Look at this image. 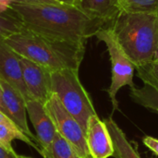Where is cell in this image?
<instances>
[{"mask_svg": "<svg viewBox=\"0 0 158 158\" xmlns=\"http://www.w3.org/2000/svg\"><path fill=\"white\" fill-rule=\"evenodd\" d=\"M44 106L56 131L70 143L76 155L81 158L91 156L84 130L77 119L67 111L58 97L55 94H52Z\"/></svg>", "mask_w": 158, "mask_h": 158, "instance_id": "cell-6", "label": "cell"}, {"mask_svg": "<svg viewBox=\"0 0 158 158\" xmlns=\"http://www.w3.org/2000/svg\"><path fill=\"white\" fill-rule=\"evenodd\" d=\"M136 70L143 82H150L158 87V58L145 66L136 68Z\"/></svg>", "mask_w": 158, "mask_h": 158, "instance_id": "cell-19", "label": "cell"}, {"mask_svg": "<svg viewBox=\"0 0 158 158\" xmlns=\"http://www.w3.org/2000/svg\"><path fill=\"white\" fill-rule=\"evenodd\" d=\"M15 140L25 143L37 150L40 155L42 154L40 146L29 138L9 117L0 111V146L7 151H15L12 147V142Z\"/></svg>", "mask_w": 158, "mask_h": 158, "instance_id": "cell-12", "label": "cell"}, {"mask_svg": "<svg viewBox=\"0 0 158 158\" xmlns=\"http://www.w3.org/2000/svg\"><path fill=\"white\" fill-rule=\"evenodd\" d=\"M23 79L31 100L45 104L52 95V71L20 56Z\"/></svg>", "mask_w": 158, "mask_h": 158, "instance_id": "cell-7", "label": "cell"}, {"mask_svg": "<svg viewBox=\"0 0 158 158\" xmlns=\"http://www.w3.org/2000/svg\"><path fill=\"white\" fill-rule=\"evenodd\" d=\"M76 1H77V0H76Z\"/></svg>", "mask_w": 158, "mask_h": 158, "instance_id": "cell-29", "label": "cell"}, {"mask_svg": "<svg viewBox=\"0 0 158 158\" xmlns=\"http://www.w3.org/2000/svg\"><path fill=\"white\" fill-rule=\"evenodd\" d=\"M0 111H2L5 115H7V112H6V109L4 106V102H3V96H2V89H1V86H0Z\"/></svg>", "mask_w": 158, "mask_h": 158, "instance_id": "cell-23", "label": "cell"}, {"mask_svg": "<svg viewBox=\"0 0 158 158\" xmlns=\"http://www.w3.org/2000/svg\"><path fill=\"white\" fill-rule=\"evenodd\" d=\"M0 86L2 89L4 106L6 109L8 117L29 138H31L35 143H37L36 135H34L29 129L25 99L15 88H13L11 85L1 79Z\"/></svg>", "mask_w": 158, "mask_h": 158, "instance_id": "cell-11", "label": "cell"}, {"mask_svg": "<svg viewBox=\"0 0 158 158\" xmlns=\"http://www.w3.org/2000/svg\"><path fill=\"white\" fill-rule=\"evenodd\" d=\"M131 99L138 105L158 113V87L150 82H143V87L131 89Z\"/></svg>", "mask_w": 158, "mask_h": 158, "instance_id": "cell-15", "label": "cell"}, {"mask_svg": "<svg viewBox=\"0 0 158 158\" xmlns=\"http://www.w3.org/2000/svg\"><path fill=\"white\" fill-rule=\"evenodd\" d=\"M44 158H76L77 155L70 143L56 132Z\"/></svg>", "mask_w": 158, "mask_h": 158, "instance_id": "cell-16", "label": "cell"}, {"mask_svg": "<svg viewBox=\"0 0 158 158\" xmlns=\"http://www.w3.org/2000/svg\"><path fill=\"white\" fill-rule=\"evenodd\" d=\"M157 15H158V12H157Z\"/></svg>", "mask_w": 158, "mask_h": 158, "instance_id": "cell-28", "label": "cell"}, {"mask_svg": "<svg viewBox=\"0 0 158 158\" xmlns=\"http://www.w3.org/2000/svg\"><path fill=\"white\" fill-rule=\"evenodd\" d=\"M14 3H23V4H29V5L60 4L56 0H14Z\"/></svg>", "mask_w": 158, "mask_h": 158, "instance_id": "cell-21", "label": "cell"}, {"mask_svg": "<svg viewBox=\"0 0 158 158\" xmlns=\"http://www.w3.org/2000/svg\"><path fill=\"white\" fill-rule=\"evenodd\" d=\"M143 144L149 148L155 155L158 156V140L154 138V137H151V136H146L143 138Z\"/></svg>", "mask_w": 158, "mask_h": 158, "instance_id": "cell-20", "label": "cell"}, {"mask_svg": "<svg viewBox=\"0 0 158 158\" xmlns=\"http://www.w3.org/2000/svg\"><path fill=\"white\" fill-rule=\"evenodd\" d=\"M0 79L15 88L26 103L31 100L23 79L20 56L4 40H0Z\"/></svg>", "mask_w": 158, "mask_h": 158, "instance_id": "cell-9", "label": "cell"}, {"mask_svg": "<svg viewBox=\"0 0 158 158\" xmlns=\"http://www.w3.org/2000/svg\"><path fill=\"white\" fill-rule=\"evenodd\" d=\"M106 128L110 133L114 154L113 156L116 158H141L136 150L131 146V143L128 141L125 133L120 129V127L115 122L112 118L104 119Z\"/></svg>", "mask_w": 158, "mask_h": 158, "instance_id": "cell-14", "label": "cell"}, {"mask_svg": "<svg viewBox=\"0 0 158 158\" xmlns=\"http://www.w3.org/2000/svg\"><path fill=\"white\" fill-rule=\"evenodd\" d=\"M26 109L36 132L37 143L42 151L41 156H44L57 131L44 104L36 100H29L26 103Z\"/></svg>", "mask_w": 158, "mask_h": 158, "instance_id": "cell-8", "label": "cell"}, {"mask_svg": "<svg viewBox=\"0 0 158 158\" xmlns=\"http://www.w3.org/2000/svg\"><path fill=\"white\" fill-rule=\"evenodd\" d=\"M17 54L56 70H79L85 54V44L44 36L24 29L4 40Z\"/></svg>", "mask_w": 158, "mask_h": 158, "instance_id": "cell-2", "label": "cell"}, {"mask_svg": "<svg viewBox=\"0 0 158 158\" xmlns=\"http://www.w3.org/2000/svg\"><path fill=\"white\" fill-rule=\"evenodd\" d=\"M52 93L86 132L88 120L97 115L93 101L81 84L79 70L65 69L52 72ZM86 134V133H85Z\"/></svg>", "mask_w": 158, "mask_h": 158, "instance_id": "cell-4", "label": "cell"}, {"mask_svg": "<svg viewBox=\"0 0 158 158\" xmlns=\"http://www.w3.org/2000/svg\"><path fill=\"white\" fill-rule=\"evenodd\" d=\"M0 158H18V154L15 151H7L0 146Z\"/></svg>", "mask_w": 158, "mask_h": 158, "instance_id": "cell-22", "label": "cell"}, {"mask_svg": "<svg viewBox=\"0 0 158 158\" xmlns=\"http://www.w3.org/2000/svg\"><path fill=\"white\" fill-rule=\"evenodd\" d=\"M120 10L133 13H157L158 0H119Z\"/></svg>", "mask_w": 158, "mask_h": 158, "instance_id": "cell-17", "label": "cell"}, {"mask_svg": "<svg viewBox=\"0 0 158 158\" xmlns=\"http://www.w3.org/2000/svg\"><path fill=\"white\" fill-rule=\"evenodd\" d=\"M95 37L105 43L109 54L111 62V83L106 93L112 102L113 110H117L118 107L117 101V94L118 91L124 86H129L131 89L136 87L133 82L136 67L118 44L112 31L108 27L100 30L95 34Z\"/></svg>", "mask_w": 158, "mask_h": 158, "instance_id": "cell-5", "label": "cell"}, {"mask_svg": "<svg viewBox=\"0 0 158 158\" xmlns=\"http://www.w3.org/2000/svg\"><path fill=\"white\" fill-rule=\"evenodd\" d=\"M108 28L136 68L158 57L157 13H133L120 10Z\"/></svg>", "mask_w": 158, "mask_h": 158, "instance_id": "cell-3", "label": "cell"}, {"mask_svg": "<svg viewBox=\"0 0 158 158\" xmlns=\"http://www.w3.org/2000/svg\"><path fill=\"white\" fill-rule=\"evenodd\" d=\"M60 4L63 5H70V6H76V0H56Z\"/></svg>", "mask_w": 158, "mask_h": 158, "instance_id": "cell-24", "label": "cell"}, {"mask_svg": "<svg viewBox=\"0 0 158 158\" xmlns=\"http://www.w3.org/2000/svg\"><path fill=\"white\" fill-rule=\"evenodd\" d=\"M24 29L22 22L11 12L0 13V40H5Z\"/></svg>", "mask_w": 158, "mask_h": 158, "instance_id": "cell-18", "label": "cell"}, {"mask_svg": "<svg viewBox=\"0 0 158 158\" xmlns=\"http://www.w3.org/2000/svg\"><path fill=\"white\" fill-rule=\"evenodd\" d=\"M87 158H93L92 156H89V157H87Z\"/></svg>", "mask_w": 158, "mask_h": 158, "instance_id": "cell-27", "label": "cell"}, {"mask_svg": "<svg viewBox=\"0 0 158 158\" xmlns=\"http://www.w3.org/2000/svg\"><path fill=\"white\" fill-rule=\"evenodd\" d=\"M11 12L23 24L24 28L33 32L77 43H86L87 39L109 23L100 19L92 18L76 6L63 4L29 5L13 3Z\"/></svg>", "mask_w": 158, "mask_h": 158, "instance_id": "cell-1", "label": "cell"}, {"mask_svg": "<svg viewBox=\"0 0 158 158\" xmlns=\"http://www.w3.org/2000/svg\"><path fill=\"white\" fill-rule=\"evenodd\" d=\"M18 158H31L29 156H21V155H18Z\"/></svg>", "mask_w": 158, "mask_h": 158, "instance_id": "cell-25", "label": "cell"}, {"mask_svg": "<svg viewBox=\"0 0 158 158\" xmlns=\"http://www.w3.org/2000/svg\"><path fill=\"white\" fill-rule=\"evenodd\" d=\"M76 158H81V157H80V156H77V157H76Z\"/></svg>", "mask_w": 158, "mask_h": 158, "instance_id": "cell-26", "label": "cell"}, {"mask_svg": "<svg viewBox=\"0 0 158 158\" xmlns=\"http://www.w3.org/2000/svg\"><path fill=\"white\" fill-rule=\"evenodd\" d=\"M86 142L90 156L93 158H108L113 156L114 147L110 133L104 120L98 115L92 116L87 124Z\"/></svg>", "mask_w": 158, "mask_h": 158, "instance_id": "cell-10", "label": "cell"}, {"mask_svg": "<svg viewBox=\"0 0 158 158\" xmlns=\"http://www.w3.org/2000/svg\"><path fill=\"white\" fill-rule=\"evenodd\" d=\"M76 6L92 18L110 23L120 11L119 0H77Z\"/></svg>", "mask_w": 158, "mask_h": 158, "instance_id": "cell-13", "label": "cell"}]
</instances>
